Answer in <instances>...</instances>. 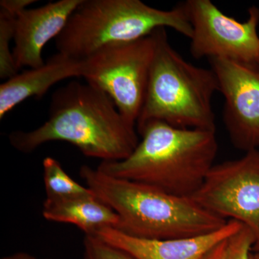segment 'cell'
<instances>
[{
	"mask_svg": "<svg viewBox=\"0 0 259 259\" xmlns=\"http://www.w3.org/2000/svg\"><path fill=\"white\" fill-rule=\"evenodd\" d=\"M136 131L106 93L88 82L72 81L53 94L44 124L30 131H13L9 141L24 153L64 141L89 157L115 162L128 157L138 146Z\"/></svg>",
	"mask_w": 259,
	"mask_h": 259,
	"instance_id": "6da1fadb",
	"label": "cell"
},
{
	"mask_svg": "<svg viewBox=\"0 0 259 259\" xmlns=\"http://www.w3.org/2000/svg\"><path fill=\"white\" fill-rule=\"evenodd\" d=\"M138 132L142 139L128 157L101 162L97 168L109 176L175 195L193 196L214 166L218 150L215 131L179 128L153 121Z\"/></svg>",
	"mask_w": 259,
	"mask_h": 259,
	"instance_id": "7a4b0ae2",
	"label": "cell"
},
{
	"mask_svg": "<svg viewBox=\"0 0 259 259\" xmlns=\"http://www.w3.org/2000/svg\"><path fill=\"white\" fill-rule=\"evenodd\" d=\"M80 177L97 198L118 215V230L152 240L178 239L209 234L228 221L209 212L191 197L153 186L116 178L83 165Z\"/></svg>",
	"mask_w": 259,
	"mask_h": 259,
	"instance_id": "3957f363",
	"label": "cell"
},
{
	"mask_svg": "<svg viewBox=\"0 0 259 259\" xmlns=\"http://www.w3.org/2000/svg\"><path fill=\"white\" fill-rule=\"evenodd\" d=\"M156 35L137 131L153 121L179 128L215 131L212 98L219 92V83L214 71L186 61L170 44L166 28H158Z\"/></svg>",
	"mask_w": 259,
	"mask_h": 259,
	"instance_id": "277c9868",
	"label": "cell"
},
{
	"mask_svg": "<svg viewBox=\"0 0 259 259\" xmlns=\"http://www.w3.org/2000/svg\"><path fill=\"white\" fill-rule=\"evenodd\" d=\"M162 28L191 38L192 27L184 3L165 10L141 0H81L56 39V49L81 61L104 46L139 40Z\"/></svg>",
	"mask_w": 259,
	"mask_h": 259,
	"instance_id": "5b68a950",
	"label": "cell"
},
{
	"mask_svg": "<svg viewBox=\"0 0 259 259\" xmlns=\"http://www.w3.org/2000/svg\"><path fill=\"white\" fill-rule=\"evenodd\" d=\"M156 30L134 41L104 46L81 60V77L106 93L121 115L136 126L156 53Z\"/></svg>",
	"mask_w": 259,
	"mask_h": 259,
	"instance_id": "8992f818",
	"label": "cell"
},
{
	"mask_svg": "<svg viewBox=\"0 0 259 259\" xmlns=\"http://www.w3.org/2000/svg\"><path fill=\"white\" fill-rule=\"evenodd\" d=\"M191 198L209 212L241 223L254 238L259 253V151L214 165L203 185Z\"/></svg>",
	"mask_w": 259,
	"mask_h": 259,
	"instance_id": "52a82bcc",
	"label": "cell"
},
{
	"mask_svg": "<svg viewBox=\"0 0 259 259\" xmlns=\"http://www.w3.org/2000/svg\"><path fill=\"white\" fill-rule=\"evenodd\" d=\"M184 5L192 27L190 52L194 58L259 63L257 7H250L248 18L241 23L224 14L210 0H187Z\"/></svg>",
	"mask_w": 259,
	"mask_h": 259,
	"instance_id": "ba28073f",
	"label": "cell"
},
{
	"mask_svg": "<svg viewBox=\"0 0 259 259\" xmlns=\"http://www.w3.org/2000/svg\"><path fill=\"white\" fill-rule=\"evenodd\" d=\"M209 61L224 97L223 121L232 144L245 152L258 150L259 63Z\"/></svg>",
	"mask_w": 259,
	"mask_h": 259,
	"instance_id": "9c48e42d",
	"label": "cell"
},
{
	"mask_svg": "<svg viewBox=\"0 0 259 259\" xmlns=\"http://www.w3.org/2000/svg\"><path fill=\"white\" fill-rule=\"evenodd\" d=\"M81 0H59L19 13L15 25L13 57L18 70L45 64L42 52L46 45L63 32Z\"/></svg>",
	"mask_w": 259,
	"mask_h": 259,
	"instance_id": "30bf717a",
	"label": "cell"
},
{
	"mask_svg": "<svg viewBox=\"0 0 259 259\" xmlns=\"http://www.w3.org/2000/svg\"><path fill=\"white\" fill-rule=\"evenodd\" d=\"M242 226L238 221L230 220L221 229L209 234L178 239L137 238L113 228H102L94 236L136 259H202L215 245L239 231Z\"/></svg>",
	"mask_w": 259,
	"mask_h": 259,
	"instance_id": "8fae6325",
	"label": "cell"
},
{
	"mask_svg": "<svg viewBox=\"0 0 259 259\" xmlns=\"http://www.w3.org/2000/svg\"><path fill=\"white\" fill-rule=\"evenodd\" d=\"M82 63L57 53L45 64L18 73L0 85V119L30 97H42L56 83L81 77Z\"/></svg>",
	"mask_w": 259,
	"mask_h": 259,
	"instance_id": "7c38bea8",
	"label": "cell"
},
{
	"mask_svg": "<svg viewBox=\"0 0 259 259\" xmlns=\"http://www.w3.org/2000/svg\"><path fill=\"white\" fill-rule=\"evenodd\" d=\"M42 214L47 221L77 226L85 235H94L102 228H117L118 215L95 194L74 198L50 200L42 204Z\"/></svg>",
	"mask_w": 259,
	"mask_h": 259,
	"instance_id": "4fadbf2b",
	"label": "cell"
},
{
	"mask_svg": "<svg viewBox=\"0 0 259 259\" xmlns=\"http://www.w3.org/2000/svg\"><path fill=\"white\" fill-rule=\"evenodd\" d=\"M42 171L47 199L60 200L95 194L88 187L73 180L55 158H44Z\"/></svg>",
	"mask_w": 259,
	"mask_h": 259,
	"instance_id": "5bb4252c",
	"label": "cell"
},
{
	"mask_svg": "<svg viewBox=\"0 0 259 259\" xmlns=\"http://www.w3.org/2000/svg\"><path fill=\"white\" fill-rule=\"evenodd\" d=\"M17 14L0 8V78L6 80L18 74L13 51L10 46L14 40Z\"/></svg>",
	"mask_w": 259,
	"mask_h": 259,
	"instance_id": "9a60e30c",
	"label": "cell"
},
{
	"mask_svg": "<svg viewBox=\"0 0 259 259\" xmlns=\"http://www.w3.org/2000/svg\"><path fill=\"white\" fill-rule=\"evenodd\" d=\"M83 245V259H136L97 236L85 235Z\"/></svg>",
	"mask_w": 259,
	"mask_h": 259,
	"instance_id": "2e32d148",
	"label": "cell"
},
{
	"mask_svg": "<svg viewBox=\"0 0 259 259\" xmlns=\"http://www.w3.org/2000/svg\"><path fill=\"white\" fill-rule=\"evenodd\" d=\"M253 244L254 238L251 231L242 226L239 231L228 238L225 259H253Z\"/></svg>",
	"mask_w": 259,
	"mask_h": 259,
	"instance_id": "e0dca14e",
	"label": "cell"
},
{
	"mask_svg": "<svg viewBox=\"0 0 259 259\" xmlns=\"http://www.w3.org/2000/svg\"><path fill=\"white\" fill-rule=\"evenodd\" d=\"M228 239L215 245L212 249L209 250L208 253L204 255L202 259H225Z\"/></svg>",
	"mask_w": 259,
	"mask_h": 259,
	"instance_id": "ac0fdd59",
	"label": "cell"
},
{
	"mask_svg": "<svg viewBox=\"0 0 259 259\" xmlns=\"http://www.w3.org/2000/svg\"><path fill=\"white\" fill-rule=\"evenodd\" d=\"M1 259H52V258H39L33 255L28 254L23 252H19V253H14L13 255H8V256L3 257Z\"/></svg>",
	"mask_w": 259,
	"mask_h": 259,
	"instance_id": "d6986e66",
	"label": "cell"
},
{
	"mask_svg": "<svg viewBox=\"0 0 259 259\" xmlns=\"http://www.w3.org/2000/svg\"><path fill=\"white\" fill-rule=\"evenodd\" d=\"M252 258L253 259H259V253H255V255H252Z\"/></svg>",
	"mask_w": 259,
	"mask_h": 259,
	"instance_id": "ffe728a7",
	"label": "cell"
}]
</instances>
